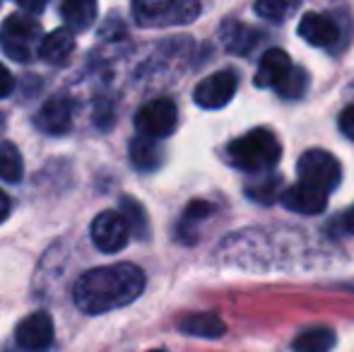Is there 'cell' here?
I'll list each match as a JSON object with an SVG mask.
<instances>
[{"label": "cell", "instance_id": "1", "mask_svg": "<svg viewBox=\"0 0 354 352\" xmlns=\"http://www.w3.org/2000/svg\"><path fill=\"white\" fill-rule=\"evenodd\" d=\"M145 290V272L133 263L92 268L77 277L73 302L89 316L106 314L136 302Z\"/></svg>", "mask_w": 354, "mask_h": 352}, {"label": "cell", "instance_id": "2", "mask_svg": "<svg viewBox=\"0 0 354 352\" xmlns=\"http://www.w3.org/2000/svg\"><path fill=\"white\" fill-rule=\"evenodd\" d=\"M282 147L272 131L268 128H256L246 136L236 138L227 145V160L236 169L248 172V174H266L280 162Z\"/></svg>", "mask_w": 354, "mask_h": 352}, {"label": "cell", "instance_id": "3", "mask_svg": "<svg viewBox=\"0 0 354 352\" xmlns=\"http://www.w3.org/2000/svg\"><path fill=\"white\" fill-rule=\"evenodd\" d=\"M44 41L41 24L29 15H10L0 27V48L17 63H29L39 53Z\"/></svg>", "mask_w": 354, "mask_h": 352}, {"label": "cell", "instance_id": "4", "mask_svg": "<svg viewBox=\"0 0 354 352\" xmlns=\"http://www.w3.org/2000/svg\"><path fill=\"white\" fill-rule=\"evenodd\" d=\"M198 15H201V5L193 0H138L133 5L136 22L147 29L188 24Z\"/></svg>", "mask_w": 354, "mask_h": 352}, {"label": "cell", "instance_id": "5", "mask_svg": "<svg viewBox=\"0 0 354 352\" xmlns=\"http://www.w3.org/2000/svg\"><path fill=\"white\" fill-rule=\"evenodd\" d=\"M297 169H299V183L316 188V191H323L326 196L340 186L342 169L335 157L326 150H308L306 155H301Z\"/></svg>", "mask_w": 354, "mask_h": 352}, {"label": "cell", "instance_id": "6", "mask_svg": "<svg viewBox=\"0 0 354 352\" xmlns=\"http://www.w3.org/2000/svg\"><path fill=\"white\" fill-rule=\"evenodd\" d=\"M178 123V111L176 104L171 99L162 97V99H152L145 106L138 109L136 113V128L142 138L149 140H162V138L171 136L176 131Z\"/></svg>", "mask_w": 354, "mask_h": 352}, {"label": "cell", "instance_id": "7", "mask_svg": "<svg viewBox=\"0 0 354 352\" xmlns=\"http://www.w3.org/2000/svg\"><path fill=\"white\" fill-rule=\"evenodd\" d=\"M89 237H92V244L99 251H104V254H118V251L126 249L128 239H131V232H128L126 220L118 212L106 210V212H99L92 220Z\"/></svg>", "mask_w": 354, "mask_h": 352}, {"label": "cell", "instance_id": "8", "mask_svg": "<svg viewBox=\"0 0 354 352\" xmlns=\"http://www.w3.org/2000/svg\"><path fill=\"white\" fill-rule=\"evenodd\" d=\"M236 87H239L236 71H219L198 82L193 99L203 109H222L232 102V97L236 94Z\"/></svg>", "mask_w": 354, "mask_h": 352}, {"label": "cell", "instance_id": "9", "mask_svg": "<svg viewBox=\"0 0 354 352\" xmlns=\"http://www.w3.org/2000/svg\"><path fill=\"white\" fill-rule=\"evenodd\" d=\"M53 319L46 311H34L27 319L19 321L17 333H15V340H17L19 350L24 352H44L51 348L53 343Z\"/></svg>", "mask_w": 354, "mask_h": 352}, {"label": "cell", "instance_id": "10", "mask_svg": "<svg viewBox=\"0 0 354 352\" xmlns=\"http://www.w3.org/2000/svg\"><path fill=\"white\" fill-rule=\"evenodd\" d=\"M299 37L306 39L311 46L330 48L340 41V27L328 15L306 12L299 22Z\"/></svg>", "mask_w": 354, "mask_h": 352}, {"label": "cell", "instance_id": "11", "mask_svg": "<svg viewBox=\"0 0 354 352\" xmlns=\"http://www.w3.org/2000/svg\"><path fill=\"white\" fill-rule=\"evenodd\" d=\"M37 126L48 136H63L73 126V102L66 97H51L37 113Z\"/></svg>", "mask_w": 354, "mask_h": 352}, {"label": "cell", "instance_id": "12", "mask_svg": "<svg viewBox=\"0 0 354 352\" xmlns=\"http://www.w3.org/2000/svg\"><path fill=\"white\" fill-rule=\"evenodd\" d=\"M292 68H294V63L289 61V56L282 51V48H268V51L263 53L261 63H258L256 87L275 89L284 77L289 75Z\"/></svg>", "mask_w": 354, "mask_h": 352}, {"label": "cell", "instance_id": "13", "mask_svg": "<svg viewBox=\"0 0 354 352\" xmlns=\"http://www.w3.org/2000/svg\"><path fill=\"white\" fill-rule=\"evenodd\" d=\"M280 198H282V205L287 207V210L301 212V215H318V212H323L328 205L326 193L316 191V188H311V186H304V183L289 186Z\"/></svg>", "mask_w": 354, "mask_h": 352}, {"label": "cell", "instance_id": "14", "mask_svg": "<svg viewBox=\"0 0 354 352\" xmlns=\"http://www.w3.org/2000/svg\"><path fill=\"white\" fill-rule=\"evenodd\" d=\"M219 39H222L224 48L232 53H251L256 48V44L261 41V34L253 27L243 22H236V19H229V22L222 24L219 29Z\"/></svg>", "mask_w": 354, "mask_h": 352}, {"label": "cell", "instance_id": "15", "mask_svg": "<svg viewBox=\"0 0 354 352\" xmlns=\"http://www.w3.org/2000/svg\"><path fill=\"white\" fill-rule=\"evenodd\" d=\"M131 165L136 167L138 172H154L162 167L164 162V150L159 147L157 140H149V138H133L131 140Z\"/></svg>", "mask_w": 354, "mask_h": 352}, {"label": "cell", "instance_id": "16", "mask_svg": "<svg viewBox=\"0 0 354 352\" xmlns=\"http://www.w3.org/2000/svg\"><path fill=\"white\" fill-rule=\"evenodd\" d=\"M178 328H181L186 335H196V338L212 340V338H219V335H224L227 326H224V321L219 319L217 314H210V311H205V314L186 316V319L178 324Z\"/></svg>", "mask_w": 354, "mask_h": 352}, {"label": "cell", "instance_id": "17", "mask_svg": "<svg viewBox=\"0 0 354 352\" xmlns=\"http://www.w3.org/2000/svg\"><path fill=\"white\" fill-rule=\"evenodd\" d=\"M75 51V39H73V32L68 29H56V32L46 34L41 41V48H39V56L44 58L46 63H63L68 56Z\"/></svg>", "mask_w": 354, "mask_h": 352}, {"label": "cell", "instance_id": "18", "mask_svg": "<svg viewBox=\"0 0 354 352\" xmlns=\"http://www.w3.org/2000/svg\"><path fill=\"white\" fill-rule=\"evenodd\" d=\"M61 15L68 24V32H84L97 19V3L92 0H68L61 5Z\"/></svg>", "mask_w": 354, "mask_h": 352}, {"label": "cell", "instance_id": "19", "mask_svg": "<svg viewBox=\"0 0 354 352\" xmlns=\"http://www.w3.org/2000/svg\"><path fill=\"white\" fill-rule=\"evenodd\" d=\"M337 338L330 328H308L294 338V352H330Z\"/></svg>", "mask_w": 354, "mask_h": 352}, {"label": "cell", "instance_id": "20", "mask_svg": "<svg viewBox=\"0 0 354 352\" xmlns=\"http://www.w3.org/2000/svg\"><path fill=\"white\" fill-rule=\"evenodd\" d=\"M212 212H214L212 203L193 201L191 205L183 210V217H181V222H178V237H181L183 241H193V239H196L198 222H203L205 217H210Z\"/></svg>", "mask_w": 354, "mask_h": 352}, {"label": "cell", "instance_id": "21", "mask_svg": "<svg viewBox=\"0 0 354 352\" xmlns=\"http://www.w3.org/2000/svg\"><path fill=\"white\" fill-rule=\"evenodd\" d=\"M24 174V162L19 150L12 142H0V178L8 183H17L22 181Z\"/></svg>", "mask_w": 354, "mask_h": 352}, {"label": "cell", "instance_id": "22", "mask_svg": "<svg viewBox=\"0 0 354 352\" xmlns=\"http://www.w3.org/2000/svg\"><path fill=\"white\" fill-rule=\"evenodd\" d=\"M118 215L126 220L128 225V232H133V234H138L140 239H147V232H149V225H147V215H145L142 205L138 201H133V198H123L121 201V210H118Z\"/></svg>", "mask_w": 354, "mask_h": 352}, {"label": "cell", "instance_id": "23", "mask_svg": "<svg viewBox=\"0 0 354 352\" xmlns=\"http://www.w3.org/2000/svg\"><path fill=\"white\" fill-rule=\"evenodd\" d=\"M246 193H248V198L256 203H272L282 196V181H280V176L263 174L256 183H251V186L246 188Z\"/></svg>", "mask_w": 354, "mask_h": 352}, {"label": "cell", "instance_id": "24", "mask_svg": "<svg viewBox=\"0 0 354 352\" xmlns=\"http://www.w3.org/2000/svg\"><path fill=\"white\" fill-rule=\"evenodd\" d=\"M306 87H308L306 71H304V68L294 66L292 71H289V75L275 87V92L280 94V97H284V99H299L304 92H306Z\"/></svg>", "mask_w": 354, "mask_h": 352}, {"label": "cell", "instance_id": "25", "mask_svg": "<svg viewBox=\"0 0 354 352\" xmlns=\"http://www.w3.org/2000/svg\"><path fill=\"white\" fill-rule=\"evenodd\" d=\"M294 10H297V3H282V0H263L256 5V12L266 19H272V22H282Z\"/></svg>", "mask_w": 354, "mask_h": 352}, {"label": "cell", "instance_id": "26", "mask_svg": "<svg viewBox=\"0 0 354 352\" xmlns=\"http://www.w3.org/2000/svg\"><path fill=\"white\" fill-rule=\"evenodd\" d=\"M340 131L350 140H354V104H350V106H345L340 111Z\"/></svg>", "mask_w": 354, "mask_h": 352}, {"label": "cell", "instance_id": "27", "mask_svg": "<svg viewBox=\"0 0 354 352\" xmlns=\"http://www.w3.org/2000/svg\"><path fill=\"white\" fill-rule=\"evenodd\" d=\"M12 89H15L12 73H10L8 68L3 66V63H0V99L10 97V94H12Z\"/></svg>", "mask_w": 354, "mask_h": 352}, {"label": "cell", "instance_id": "28", "mask_svg": "<svg viewBox=\"0 0 354 352\" xmlns=\"http://www.w3.org/2000/svg\"><path fill=\"white\" fill-rule=\"evenodd\" d=\"M8 215H10V198L0 191V222L8 220Z\"/></svg>", "mask_w": 354, "mask_h": 352}, {"label": "cell", "instance_id": "29", "mask_svg": "<svg viewBox=\"0 0 354 352\" xmlns=\"http://www.w3.org/2000/svg\"><path fill=\"white\" fill-rule=\"evenodd\" d=\"M22 10H29V12H41L44 10V3H19Z\"/></svg>", "mask_w": 354, "mask_h": 352}, {"label": "cell", "instance_id": "30", "mask_svg": "<svg viewBox=\"0 0 354 352\" xmlns=\"http://www.w3.org/2000/svg\"><path fill=\"white\" fill-rule=\"evenodd\" d=\"M345 227H347V230H350L352 234H354V207H352L350 212H347V217H345Z\"/></svg>", "mask_w": 354, "mask_h": 352}, {"label": "cell", "instance_id": "31", "mask_svg": "<svg viewBox=\"0 0 354 352\" xmlns=\"http://www.w3.org/2000/svg\"><path fill=\"white\" fill-rule=\"evenodd\" d=\"M0 131H5V116L0 113Z\"/></svg>", "mask_w": 354, "mask_h": 352}, {"label": "cell", "instance_id": "32", "mask_svg": "<svg viewBox=\"0 0 354 352\" xmlns=\"http://www.w3.org/2000/svg\"><path fill=\"white\" fill-rule=\"evenodd\" d=\"M152 352H164V350H152Z\"/></svg>", "mask_w": 354, "mask_h": 352}]
</instances>
